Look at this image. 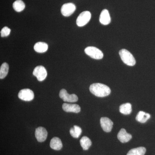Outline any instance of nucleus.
<instances>
[{
	"instance_id": "nucleus-6",
	"label": "nucleus",
	"mask_w": 155,
	"mask_h": 155,
	"mask_svg": "<svg viewBox=\"0 0 155 155\" xmlns=\"http://www.w3.org/2000/svg\"><path fill=\"white\" fill-rule=\"evenodd\" d=\"M18 97L22 101H30L34 98V94L30 89H23L19 92Z\"/></svg>"
},
{
	"instance_id": "nucleus-9",
	"label": "nucleus",
	"mask_w": 155,
	"mask_h": 155,
	"mask_svg": "<svg viewBox=\"0 0 155 155\" xmlns=\"http://www.w3.org/2000/svg\"><path fill=\"white\" fill-rule=\"evenodd\" d=\"M101 126L104 131L106 132H110L113 128L114 123L107 117H102L100 120Z\"/></svg>"
},
{
	"instance_id": "nucleus-19",
	"label": "nucleus",
	"mask_w": 155,
	"mask_h": 155,
	"mask_svg": "<svg viewBox=\"0 0 155 155\" xmlns=\"http://www.w3.org/2000/svg\"><path fill=\"white\" fill-rule=\"evenodd\" d=\"M80 142L81 146L82 147L83 150H88L92 144L91 140L86 136L83 137L80 140Z\"/></svg>"
},
{
	"instance_id": "nucleus-2",
	"label": "nucleus",
	"mask_w": 155,
	"mask_h": 155,
	"mask_svg": "<svg viewBox=\"0 0 155 155\" xmlns=\"http://www.w3.org/2000/svg\"><path fill=\"white\" fill-rule=\"evenodd\" d=\"M119 55L123 63L127 66H134L136 64V60L133 55L125 49H122L119 52Z\"/></svg>"
},
{
	"instance_id": "nucleus-10",
	"label": "nucleus",
	"mask_w": 155,
	"mask_h": 155,
	"mask_svg": "<svg viewBox=\"0 0 155 155\" xmlns=\"http://www.w3.org/2000/svg\"><path fill=\"white\" fill-rule=\"evenodd\" d=\"M35 136L38 141L39 142L45 141L48 136V132L44 127H38L35 130Z\"/></svg>"
},
{
	"instance_id": "nucleus-23",
	"label": "nucleus",
	"mask_w": 155,
	"mask_h": 155,
	"mask_svg": "<svg viewBox=\"0 0 155 155\" xmlns=\"http://www.w3.org/2000/svg\"><path fill=\"white\" fill-rule=\"evenodd\" d=\"M11 30L8 27H4L1 31V36L2 37H6L8 36L11 33Z\"/></svg>"
},
{
	"instance_id": "nucleus-8",
	"label": "nucleus",
	"mask_w": 155,
	"mask_h": 155,
	"mask_svg": "<svg viewBox=\"0 0 155 155\" xmlns=\"http://www.w3.org/2000/svg\"><path fill=\"white\" fill-rule=\"evenodd\" d=\"M76 10V7L72 3H66L62 6L61 12L64 17H68L71 16Z\"/></svg>"
},
{
	"instance_id": "nucleus-12",
	"label": "nucleus",
	"mask_w": 155,
	"mask_h": 155,
	"mask_svg": "<svg viewBox=\"0 0 155 155\" xmlns=\"http://www.w3.org/2000/svg\"><path fill=\"white\" fill-rule=\"evenodd\" d=\"M117 137L121 142L125 143L130 140L132 138V136L130 134L127 133L124 128H122L118 133Z\"/></svg>"
},
{
	"instance_id": "nucleus-17",
	"label": "nucleus",
	"mask_w": 155,
	"mask_h": 155,
	"mask_svg": "<svg viewBox=\"0 0 155 155\" xmlns=\"http://www.w3.org/2000/svg\"><path fill=\"white\" fill-rule=\"evenodd\" d=\"M119 111L124 115H129L132 111V107L130 103H126L121 105L119 107Z\"/></svg>"
},
{
	"instance_id": "nucleus-15",
	"label": "nucleus",
	"mask_w": 155,
	"mask_h": 155,
	"mask_svg": "<svg viewBox=\"0 0 155 155\" xmlns=\"http://www.w3.org/2000/svg\"><path fill=\"white\" fill-rule=\"evenodd\" d=\"M48 46L47 44L43 42H38L34 46L35 51L39 53L45 52L48 51Z\"/></svg>"
},
{
	"instance_id": "nucleus-16",
	"label": "nucleus",
	"mask_w": 155,
	"mask_h": 155,
	"mask_svg": "<svg viewBox=\"0 0 155 155\" xmlns=\"http://www.w3.org/2000/svg\"><path fill=\"white\" fill-rule=\"evenodd\" d=\"M150 115L143 111H140L137 115L136 120L141 123H144L150 118Z\"/></svg>"
},
{
	"instance_id": "nucleus-5",
	"label": "nucleus",
	"mask_w": 155,
	"mask_h": 155,
	"mask_svg": "<svg viewBox=\"0 0 155 155\" xmlns=\"http://www.w3.org/2000/svg\"><path fill=\"white\" fill-rule=\"evenodd\" d=\"M33 75L37 78L38 81H42L47 76L46 69L42 66H38L34 69Z\"/></svg>"
},
{
	"instance_id": "nucleus-1",
	"label": "nucleus",
	"mask_w": 155,
	"mask_h": 155,
	"mask_svg": "<svg viewBox=\"0 0 155 155\" xmlns=\"http://www.w3.org/2000/svg\"><path fill=\"white\" fill-rule=\"evenodd\" d=\"M89 90L93 94L101 97L107 96L111 93L110 89L109 87L99 83L93 84L90 86Z\"/></svg>"
},
{
	"instance_id": "nucleus-14",
	"label": "nucleus",
	"mask_w": 155,
	"mask_h": 155,
	"mask_svg": "<svg viewBox=\"0 0 155 155\" xmlns=\"http://www.w3.org/2000/svg\"><path fill=\"white\" fill-rule=\"evenodd\" d=\"M50 145L52 149L56 150H60L63 147L61 140L58 137H53L51 140Z\"/></svg>"
},
{
	"instance_id": "nucleus-21",
	"label": "nucleus",
	"mask_w": 155,
	"mask_h": 155,
	"mask_svg": "<svg viewBox=\"0 0 155 155\" xmlns=\"http://www.w3.org/2000/svg\"><path fill=\"white\" fill-rule=\"evenodd\" d=\"M9 65L6 63H3L0 68V78L3 79L6 77L8 73Z\"/></svg>"
},
{
	"instance_id": "nucleus-13",
	"label": "nucleus",
	"mask_w": 155,
	"mask_h": 155,
	"mask_svg": "<svg viewBox=\"0 0 155 155\" xmlns=\"http://www.w3.org/2000/svg\"><path fill=\"white\" fill-rule=\"evenodd\" d=\"M100 22L104 25H107L111 22V18L109 11L107 9H104L101 13L99 18Z\"/></svg>"
},
{
	"instance_id": "nucleus-20",
	"label": "nucleus",
	"mask_w": 155,
	"mask_h": 155,
	"mask_svg": "<svg viewBox=\"0 0 155 155\" xmlns=\"http://www.w3.org/2000/svg\"><path fill=\"white\" fill-rule=\"evenodd\" d=\"M25 4L22 0H17L13 3V8L17 12H20L24 10Z\"/></svg>"
},
{
	"instance_id": "nucleus-3",
	"label": "nucleus",
	"mask_w": 155,
	"mask_h": 155,
	"mask_svg": "<svg viewBox=\"0 0 155 155\" xmlns=\"http://www.w3.org/2000/svg\"><path fill=\"white\" fill-rule=\"evenodd\" d=\"M87 55L95 60H101L104 57V54L100 49L94 47H87L84 50Z\"/></svg>"
},
{
	"instance_id": "nucleus-7",
	"label": "nucleus",
	"mask_w": 155,
	"mask_h": 155,
	"mask_svg": "<svg viewBox=\"0 0 155 155\" xmlns=\"http://www.w3.org/2000/svg\"><path fill=\"white\" fill-rule=\"evenodd\" d=\"M59 96L64 101L67 102H76L78 100V97L76 95L69 94L65 89H62L61 90L60 92Z\"/></svg>"
},
{
	"instance_id": "nucleus-11",
	"label": "nucleus",
	"mask_w": 155,
	"mask_h": 155,
	"mask_svg": "<svg viewBox=\"0 0 155 155\" xmlns=\"http://www.w3.org/2000/svg\"><path fill=\"white\" fill-rule=\"evenodd\" d=\"M63 110L66 112L78 113L80 112V106L76 104H70L64 103L62 106Z\"/></svg>"
},
{
	"instance_id": "nucleus-4",
	"label": "nucleus",
	"mask_w": 155,
	"mask_h": 155,
	"mask_svg": "<svg viewBox=\"0 0 155 155\" xmlns=\"http://www.w3.org/2000/svg\"><path fill=\"white\" fill-rule=\"evenodd\" d=\"M91 17V14L89 11H84L79 14L76 19L77 25L79 27H82L86 25L89 22Z\"/></svg>"
},
{
	"instance_id": "nucleus-18",
	"label": "nucleus",
	"mask_w": 155,
	"mask_h": 155,
	"mask_svg": "<svg viewBox=\"0 0 155 155\" xmlns=\"http://www.w3.org/2000/svg\"><path fill=\"white\" fill-rule=\"evenodd\" d=\"M146 149L144 147H139L132 149L127 153V155H144Z\"/></svg>"
},
{
	"instance_id": "nucleus-22",
	"label": "nucleus",
	"mask_w": 155,
	"mask_h": 155,
	"mask_svg": "<svg viewBox=\"0 0 155 155\" xmlns=\"http://www.w3.org/2000/svg\"><path fill=\"white\" fill-rule=\"evenodd\" d=\"M82 133L81 128L77 125H74L73 127L70 129V134L74 138H78Z\"/></svg>"
}]
</instances>
